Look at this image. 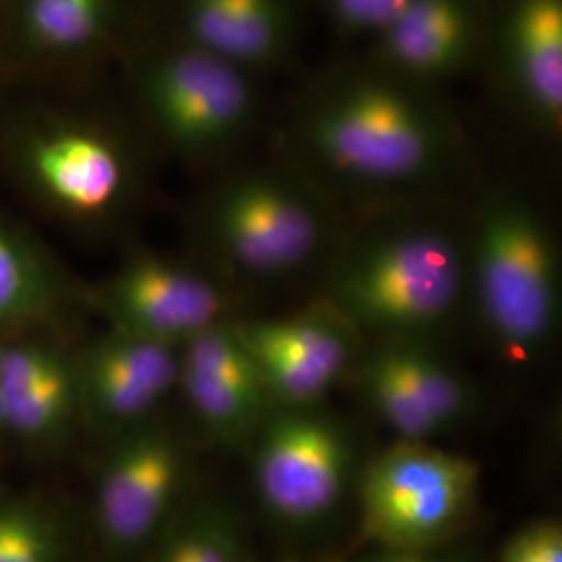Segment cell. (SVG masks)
<instances>
[{
	"label": "cell",
	"mask_w": 562,
	"mask_h": 562,
	"mask_svg": "<svg viewBox=\"0 0 562 562\" xmlns=\"http://www.w3.org/2000/svg\"><path fill=\"white\" fill-rule=\"evenodd\" d=\"M248 446L257 496L273 519L308 527L340 506L352 480V443L317 406H276Z\"/></svg>",
	"instance_id": "obj_6"
},
{
	"label": "cell",
	"mask_w": 562,
	"mask_h": 562,
	"mask_svg": "<svg viewBox=\"0 0 562 562\" xmlns=\"http://www.w3.org/2000/svg\"><path fill=\"white\" fill-rule=\"evenodd\" d=\"M0 562H76L59 513L34 498H0Z\"/></svg>",
	"instance_id": "obj_20"
},
{
	"label": "cell",
	"mask_w": 562,
	"mask_h": 562,
	"mask_svg": "<svg viewBox=\"0 0 562 562\" xmlns=\"http://www.w3.org/2000/svg\"><path fill=\"white\" fill-rule=\"evenodd\" d=\"M248 74L188 44L146 69L142 97L167 140L188 153H213L238 140L255 117Z\"/></svg>",
	"instance_id": "obj_8"
},
{
	"label": "cell",
	"mask_w": 562,
	"mask_h": 562,
	"mask_svg": "<svg viewBox=\"0 0 562 562\" xmlns=\"http://www.w3.org/2000/svg\"><path fill=\"white\" fill-rule=\"evenodd\" d=\"M480 462L431 442L398 440L364 467L361 531L382 550L452 546L477 506Z\"/></svg>",
	"instance_id": "obj_4"
},
{
	"label": "cell",
	"mask_w": 562,
	"mask_h": 562,
	"mask_svg": "<svg viewBox=\"0 0 562 562\" xmlns=\"http://www.w3.org/2000/svg\"><path fill=\"white\" fill-rule=\"evenodd\" d=\"M504 74L525 115L562 127V0H510L503 27Z\"/></svg>",
	"instance_id": "obj_15"
},
{
	"label": "cell",
	"mask_w": 562,
	"mask_h": 562,
	"mask_svg": "<svg viewBox=\"0 0 562 562\" xmlns=\"http://www.w3.org/2000/svg\"><path fill=\"white\" fill-rule=\"evenodd\" d=\"M301 130L327 171L369 188L422 186L454 157L446 115L392 74L327 88L306 106Z\"/></svg>",
	"instance_id": "obj_1"
},
{
	"label": "cell",
	"mask_w": 562,
	"mask_h": 562,
	"mask_svg": "<svg viewBox=\"0 0 562 562\" xmlns=\"http://www.w3.org/2000/svg\"><path fill=\"white\" fill-rule=\"evenodd\" d=\"M188 44L246 71L283 59L292 42L288 0H186Z\"/></svg>",
	"instance_id": "obj_17"
},
{
	"label": "cell",
	"mask_w": 562,
	"mask_h": 562,
	"mask_svg": "<svg viewBox=\"0 0 562 562\" xmlns=\"http://www.w3.org/2000/svg\"><path fill=\"white\" fill-rule=\"evenodd\" d=\"M7 423H4V408H2V392H0V442L7 438Z\"/></svg>",
	"instance_id": "obj_25"
},
{
	"label": "cell",
	"mask_w": 562,
	"mask_h": 562,
	"mask_svg": "<svg viewBox=\"0 0 562 562\" xmlns=\"http://www.w3.org/2000/svg\"><path fill=\"white\" fill-rule=\"evenodd\" d=\"M148 552L150 562H248L238 522L213 503L180 508Z\"/></svg>",
	"instance_id": "obj_18"
},
{
	"label": "cell",
	"mask_w": 562,
	"mask_h": 562,
	"mask_svg": "<svg viewBox=\"0 0 562 562\" xmlns=\"http://www.w3.org/2000/svg\"><path fill=\"white\" fill-rule=\"evenodd\" d=\"M223 262L250 280H281L317 261L331 238L322 201L301 183L252 173L227 183L209 209Z\"/></svg>",
	"instance_id": "obj_5"
},
{
	"label": "cell",
	"mask_w": 562,
	"mask_h": 562,
	"mask_svg": "<svg viewBox=\"0 0 562 562\" xmlns=\"http://www.w3.org/2000/svg\"><path fill=\"white\" fill-rule=\"evenodd\" d=\"M111 329L180 348L209 327L227 322L222 285L180 262L140 257L97 292Z\"/></svg>",
	"instance_id": "obj_9"
},
{
	"label": "cell",
	"mask_w": 562,
	"mask_h": 562,
	"mask_svg": "<svg viewBox=\"0 0 562 562\" xmlns=\"http://www.w3.org/2000/svg\"><path fill=\"white\" fill-rule=\"evenodd\" d=\"M109 0H23V32L44 53H78L101 38Z\"/></svg>",
	"instance_id": "obj_21"
},
{
	"label": "cell",
	"mask_w": 562,
	"mask_h": 562,
	"mask_svg": "<svg viewBox=\"0 0 562 562\" xmlns=\"http://www.w3.org/2000/svg\"><path fill=\"white\" fill-rule=\"evenodd\" d=\"M74 362L81 422L113 440L148 422L178 387L180 348L111 329Z\"/></svg>",
	"instance_id": "obj_11"
},
{
	"label": "cell",
	"mask_w": 562,
	"mask_h": 562,
	"mask_svg": "<svg viewBox=\"0 0 562 562\" xmlns=\"http://www.w3.org/2000/svg\"><path fill=\"white\" fill-rule=\"evenodd\" d=\"M411 0H327V9L336 25L350 32H382Z\"/></svg>",
	"instance_id": "obj_23"
},
{
	"label": "cell",
	"mask_w": 562,
	"mask_h": 562,
	"mask_svg": "<svg viewBox=\"0 0 562 562\" xmlns=\"http://www.w3.org/2000/svg\"><path fill=\"white\" fill-rule=\"evenodd\" d=\"M276 406H317L355 359L357 329L331 306L232 323Z\"/></svg>",
	"instance_id": "obj_10"
},
{
	"label": "cell",
	"mask_w": 562,
	"mask_h": 562,
	"mask_svg": "<svg viewBox=\"0 0 562 562\" xmlns=\"http://www.w3.org/2000/svg\"><path fill=\"white\" fill-rule=\"evenodd\" d=\"M188 469V448L167 425L148 419L113 438L92 510L97 538L111 559L138 557L159 540L180 513Z\"/></svg>",
	"instance_id": "obj_7"
},
{
	"label": "cell",
	"mask_w": 562,
	"mask_h": 562,
	"mask_svg": "<svg viewBox=\"0 0 562 562\" xmlns=\"http://www.w3.org/2000/svg\"><path fill=\"white\" fill-rule=\"evenodd\" d=\"M283 562H294V561H283Z\"/></svg>",
	"instance_id": "obj_26"
},
{
	"label": "cell",
	"mask_w": 562,
	"mask_h": 562,
	"mask_svg": "<svg viewBox=\"0 0 562 562\" xmlns=\"http://www.w3.org/2000/svg\"><path fill=\"white\" fill-rule=\"evenodd\" d=\"M467 292L461 244L436 225H398L359 241L341 257L329 301L357 331L385 340H422Z\"/></svg>",
	"instance_id": "obj_2"
},
{
	"label": "cell",
	"mask_w": 562,
	"mask_h": 562,
	"mask_svg": "<svg viewBox=\"0 0 562 562\" xmlns=\"http://www.w3.org/2000/svg\"><path fill=\"white\" fill-rule=\"evenodd\" d=\"M0 392L7 434L21 442H59L80 419L76 362L46 344H0Z\"/></svg>",
	"instance_id": "obj_13"
},
{
	"label": "cell",
	"mask_w": 562,
	"mask_h": 562,
	"mask_svg": "<svg viewBox=\"0 0 562 562\" xmlns=\"http://www.w3.org/2000/svg\"><path fill=\"white\" fill-rule=\"evenodd\" d=\"M359 562H473V557L454 550L452 546L436 550H382L378 548L373 554Z\"/></svg>",
	"instance_id": "obj_24"
},
{
	"label": "cell",
	"mask_w": 562,
	"mask_h": 562,
	"mask_svg": "<svg viewBox=\"0 0 562 562\" xmlns=\"http://www.w3.org/2000/svg\"><path fill=\"white\" fill-rule=\"evenodd\" d=\"M498 562H562V525L557 519L527 522L501 550Z\"/></svg>",
	"instance_id": "obj_22"
},
{
	"label": "cell",
	"mask_w": 562,
	"mask_h": 562,
	"mask_svg": "<svg viewBox=\"0 0 562 562\" xmlns=\"http://www.w3.org/2000/svg\"><path fill=\"white\" fill-rule=\"evenodd\" d=\"M34 183L60 209L76 215H101L120 201L125 161L117 146L90 130H55L27 148Z\"/></svg>",
	"instance_id": "obj_16"
},
{
	"label": "cell",
	"mask_w": 562,
	"mask_h": 562,
	"mask_svg": "<svg viewBox=\"0 0 562 562\" xmlns=\"http://www.w3.org/2000/svg\"><path fill=\"white\" fill-rule=\"evenodd\" d=\"M467 288L485 334L508 359H536L561 317V257L550 225L519 194L485 202L473 229Z\"/></svg>",
	"instance_id": "obj_3"
},
{
	"label": "cell",
	"mask_w": 562,
	"mask_h": 562,
	"mask_svg": "<svg viewBox=\"0 0 562 562\" xmlns=\"http://www.w3.org/2000/svg\"><path fill=\"white\" fill-rule=\"evenodd\" d=\"M178 387L202 429L225 446H248L276 408L232 322L181 344Z\"/></svg>",
	"instance_id": "obj_12"
},
{
	"label": "cell",
	"mask_w": 562,
	"mask_h": 562,
	"mask_svg": "<svg viewBox=\"0 0 562 562\" xmlns=\"http://www.w3.org/2000/svg\"><path fill=\"white\" fill-rule=\"evenodd\" d=\"M480 32L475 0H411L380 32V59L402 80H438L469 63Z\"/></svg>",
	"instance_id": "obj_14"
},
{
	"label": "cell",
	"mask_w": 562,
	"mask_h": 562,
	"mask_svg": "<svg viewBox=\"0 0 562 562\" xmlns=\"http://www.w3.org/2000/svg\"><path fill=\"white\" fill-rule=\"evenodd\" d=\"M57 304V283L34 248L0 225V329L44 319Z\"/></svg>",
	"instance_id": "obj_19"
}]
</instances>
